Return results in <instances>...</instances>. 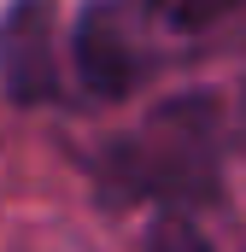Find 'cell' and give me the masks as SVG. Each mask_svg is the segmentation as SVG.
Wrapping results in <instances>:
<instances>
[{"instance_id": "obj_3", "label": "cell", "mask_w": 246, "mask_h": 252, "mask_svg": "<svg viewBox=\"0 0 246 252\" xmlns=\"http://www.w3.org/2000/svg\"><path fill=\"white\" fill-rule=\"evenodd\" d=\"M211 106L182 100L147 129L135 153H147V188H205L211 182Z\"/></svg>"}, {"instance_id": "obj_1", "label": "cell", "mask_w": 246, "mask_h": 252, "mask_svg": "<svg viewBox=\"0 0 246 252\" xmlns=\"http://www.w3.org/2000/svg\"><path fill=\"white\" fill-rule=\"evenodd\" d=\"M0 82L18 106H47L59 94V30L53 0H12L0 18Z\"/></svg>"}, {"instance_id": "obj_4", "label": "cell", "mask_w": 246, "mask_h": 252, "mask_svg": "<svg viewBox=\"0 0 246 252\" xmlns=\"http://www.w3.org/2000/svg\"><path fill=\"white\" fill-rule=\"evenodd\" d=\"M147 252H211V247H205L199 229H187L182 217H164V223L153 229V247H147Z\"/></svg>"}, {"instance_id": "obj_5", "label": "cell", "mask_w": 246, "mask_h": 252, "mask_svg": "<svg viewBox=\"0 0 246 252\" xmlns=\"http://www.w3.org/2000/svg\"><path fill=\"white\" fill-rule=\"evenodd\" d=\"M235 6H246V0H176V24L199 30V24H217V18H229Z\"/></svg>"}, {"instance_id": "obj_2", "label": "cell", "mask_w": 246, "mask_h": 252, "mask_svg": "<svg viewBox=\"0 0 246 252\" xmlns=\"http://www.w3.org/2000/svg\"><path fill=\"white\" fill-rule=\"evenodd\" d=\"M70 59H76V82L94 94V100H123L135 82H141V41H135V24L123 18L118 0H100L76 18V41H70Z\"/></svg>"}]
</instances>
